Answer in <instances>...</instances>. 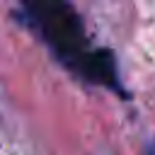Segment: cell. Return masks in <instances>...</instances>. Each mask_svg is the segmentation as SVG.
Instances as JSON below:
<instances>
[{
    "label": "cell",
    "mask_w": 155,
    "mask_h": 155,
    "mask_svg": "<svg viewBox=\"0 0 155 155\" xmlns=\"http://www.w3.org/2000/svg\"><path fill=\"white\" fill-rule=\"evenodd\" d=\"M22 22H27L41 36V41L48 44L51 51L75 73L90 56L82 19L68 2H48V0L24 2Z\"/></svg>",
    "instance_id": "1"
},
{
    "label": "cell",
    "mask_w": 155,
    "mask_h": 155,
    "mask_svg": "<svg viewBox=\"0 0 155 155\" xmlns=\"http://www.w3.org/2000/svg\"><path fill=\"white\" fill-rule=\"evenodd\" d=\"M78 73L85 80H90V82H97L102 87H109V90H119L121 92L119 75H116V63H114L111 51H107V48L90 51V56L82 61V65H80Z\"/></svg>",
    "instance_id": "2"
}]
</instances>
